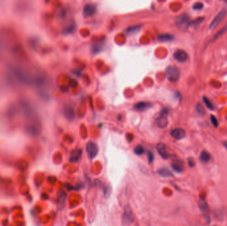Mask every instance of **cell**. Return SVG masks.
Wrapping results in <instances>:
<instances>
[{"label":"cell","mask_w":227,"mask_h":226,"mask_svg":"<svg viewBox=\"0 0 227 226\" xmlns=\"http://www.w3.org/2000/svg\"><path fill=\"white\" fill-rule=\"evenodd\" d=\"M223 145H224V146L225 147L226 149H227V141H224V142H223Z\"/></svg>","instance_id":"cell-29"},{"label":"cell","mask_w":227,"mask_h":226,"mask_svg":"<svg viewBox=\"0 0 227 226\" xmlns=\"http://www.w3.org/2000/svg\"><path fill=\"white\" fill-rule=\"evenodd\" d=\"M58 204L60 209H63L67 201V194L64 191L61 190L59 192L58 195Z\"/></svg>","instance_id":"cell-13"},{"label":"cell","mask_w":227,"mask_h":226,"mask_svg":"<svg viewBox=\"0 0 227 226\" xmlns=\"http://www.w3.org/2000/svg\"><path fill=\"white\" fill-rule=\"evenodd\" d=\"M211 123H212L214 127H217L218 126V123L217 119H216L214 115H211Z\"/></svg>","instance_id":"cell-25"},{"label":"cell","mask_w":227,"mask_h":226,"mask_svg":"<svg viewBox=\"0 0 227 226\" xmlns=\"http://www.w3.org/2000/svg\"><path fill=\"white\" fill-rule=\"evenodd\" d=\"M134 153L135 155H142L143 154V153H144L145 149H144V148L142 146V145H137V146L134 148Z\"/></svg>","instance_id":"cell-20"},{"label":"cell","mask_w":227,"mask_h":226,"mask_svg":"<svg viewBox=\"0 0 227 226\" xmlns=\"http://www.w3.org/2000/svg\"><path fill=\"white\" fill-rule=\"evenodd\" d=\"M173 57L175 60L179 62H184L187 61L188 59V54L187 53L183 50H177L173 54Z\"/></svg>","instance_id":"cell-9"},{"label":"cell","mask_w":227,"mask_h":226,"mask_svg":"<svg viewBox=\"0 0 227 226\" xmlns=\"http://www.w3.org/2000/svg\"><path fill=\"white\" fill-rule=\"evenodd\" d=\"M171 135L174 139L180 140L183 139L185 136V131L181 128L174 129L171 131Z\"/></svg>","instance_id":"cell-11"},{"label":"cell","mask_w":227,"mask_h":226,"mask_svg":"<svg viewBox=\"0 0 227 226\" xmlns=\"http://www.w3.org/2000/svg\"><path fill=\"white\" fill-rule=\"evenodd\" d=\"M204 19V18H198L197 20H195L193 21L190 22L189 27H195V26L199 24L201 22H202V21Z\"/></svg>","instance_id":"cell-24"},{"label":"cell","mask_w":227,"mask_h":226,"mask_svg":"<svg viewBox=\"0 0 227 226\" xmlns=\"http://www.w3.org/2000/svg\"><path fill=\"white\" fill-rule=\"evenodd\" d=\"M82 150L80 149H75L72 150L70 153L69 157V162L72 163H76L79 162L82 157Z\"/></svg>","instance_id":"cell-8"},{"label":"cell","mask_w":227,"mask_h":226,"mask_svg":"<svg viewBox=\"0 0 227 226\" xmlns=\"http://www.w3.org/2000/svg\"><path fill=\"white\" fill-rule=\"evenodd\" d=\"M176 25L181 30H186L189 25V15L183 14L179 15L175 19Z\"/></svg>","instance_id":"cell-2"},{"label":"cell","mask_w":227,"mask_h":226,"mask_svg":"<svg viewBox=\"0 0 227 226\" xmlns=\"http://www.w3.org/2000/svg\"><path fill=\"white\" fill-rule=\"evenodd\" d=\"M189 165L190 166V167H193L195 165V161L191 158H189Z\"/></svg>","instance_id":"cell-28"},{"label":"cell","mask_w":227,"mask_h":226,"mask_svg":"<svg viewBox=\"0 0 227 226\" xmlns=\"http://www.w3.org/2000/svg\"><path fill=\"white\" fill-rule=\"evenodd\" d=\"M203 4L202 3H201V2H197V3H195L193 6V9L195 10H201V9H203Z\"/></svg>","instance_id":"cell-26"},{"label":"cell","mask_w":227,"mask_h":226,"mask_svg":"<svg viewBox=\"0 0 227 226\" xmlns=\"http://www.w3.org/2000/svg\"><path fill=\"white\" fill-rule=\"evenodd\" d=\"M196 110L197 111V112L199 113L200 115H203V114H205V108L203 106H202V104H201V103H198L197 106H196Z\"/></svg>","instance_id":"cell-23"},{"label":"cell","mask_w":227,"mask_h":226,"mask_svg":"<svg viewBox=\"0 0 227 226\" xmlns=\"http://www.w3.org/2000/svg\"><path fill=\"white\" fill-rule=\"evenodd\" d=\"M96 12V7L95 6V5L92 4H87V5H85L84 9H83L82 15L84 17L88 18L93 17L95 15Z\"/></svg>","instance_id":"cell-7"},{"label":"cell","mask_w":227,"mask_h":226,"mask_svg":"<svg viewBox=\"0 0 227 226\" xmlns=\"http://www.w3.org/2000/svg\"><path fill=\"white\" fill-rule=\"evenodd\" d=\"M134 221V215L131 208L129 206H126L124 209V214L122 215V222L123 224H130Z\"/></svg>","instance_id":"cell-5"},{"label":"cell","mask_w":227,"mask_h":226,"mask_svg":"<svg viewBox=\"0 0 227 226\" xmlns=\"http://www.w3.org/2000/svg\"><path fill=\"white\" fill-rule=\"evenodd\" d=\"M168 111L167 109H164L161 111L160 115L156 119L155 123L159 128H165L168 125V117H167V114H168Z\"/></svg>","instance_id":"cell-3"},{"label":"cell","mask_w":227,"mask_h":226,"mask_svg":"<svg viewBox=\"0 0 227 226\" xmlns=\"http://www.w3.org/2000/svg\"><path fill=\"white\" fill-rule=\"evenodd\" d=\"M86 151L88 157L90 159L95 158L98 153V147L95 143L89 141L86 146Z\"/></svg>","instance_id":"cell-4"},{"label":"cell","mask_w":227,"mask_h":226,"mask_svg":"<svg viewBox=\"0 0 227 226\" xmlns=\"http://www.w3.org/2000/svg\"><path fill=\"white\" fill-rule=\"evenodd\" d=\"M148 160L149 163H151L153 161V159H154V155L153 153L150 151V150H148Z\"/></svg>","instance_id":"cell-27"},{"label":"cell","mask_w":227,"mask_h":226,"mask_svg":"<svg viewBox=\"0 0 227 226\" xmlns=\"http://www.w3.org/2000/svg\"><path fill=\"white\" fill-rule=\"evenodd\" d=\"M165 75L169 81L175 82L179 79L180 71L175 66H169L165 70Z\"/></svg>","instance_id":"cell-1"},{"label":"cell","mask_w":227,"mask_h":226,"mask_svg":"<svg viewBox=\"0 0 227 226\" xmlns=\"http://www.w3.org/2000/svg\"><path fill=\"white\" fill-rule=\"evenodd\" d=\"M199 206L203 214L208 215V206L207 204V202L206 200L204 197H201L199 202Z\"/></svg>","instance_id":"cell-12"},{"label":"cell","mask_w":227,"mask_h":226,"mask_svg":"<svg viewBox=\"0 0 227 226\" xmlns=\"http://www.w3.org/2000/svg\"><path fill=\"white\" fill-rule=\"evenodd\" d=\"M156 149H157L159 155L164 159H168L169 158V154L168 150H167L166 145L163 143H158L157 145H156Z\"/></svg>","instance_id":"cell-10"},{"label":"cell","mask_w":227,"mask_h":226,"mask_svg":"<svg viewBox=\"0 0 227 226\" xmlns=\"http://www.w3.org/2000/svg\"><path fill=\"white\" fill-rule=\"evenodd\" d=\"M151 103L145 102H140L135 104L134 108L137 111H144L151 107Z\"/></svg>","instance_id":"cell-14"},{"label":"cell","mask_w":227,"mask_h":226,"mask_svg":"<svg viewBox=\"0 0 227 226\" xmlns=\"http://www.w3.org/2000/svg\"><path fill=\"white\" fill-rule=\"evenodd\" d=\"M65 114L67 118H69V120H71L74 117V110H72V108L69 107L65 110Z\"/></svg>","instance_id":"cell-19"},{"label":"cell","mask_w":227,"mask_h":226,"mask_svg":"<svg viewBox=\"0 0 227 226\" xmlns=\"http://www.w3.org/2000/svg\"><path fill=\"white\" fill-rule=\"evenodd\" d=\"M210 158H211V155L208 152L204 150V151H203L201 153L200 160H201L203 163L208 162V160H210Z\"/></svg>","instance_id":"cell-18"},{"label":"cell","mask_w":227,"mask_h":226,"mask_svg":"<svg viewBox=\"0 0 227 226\" xmlns=\"http://www.w3.org/2000/svg\"><path fill=\"white\" fill-rule=\"evenodd\" d=\"M227 14V10L226 9H223L221 10V12L218 13V14L214 18V19L212 21V22L210 24V29H215L216 26L219 25L222 21H223L224 18H225L226 15Z\"/></svg>","instance_id":"cell-6"},{"label":"cell","mask_w":227,"mask_h":226,"mask_svg":"<svg viewBox=\"0 0 227 226\" xmlns=\"http://www.w3.org/2000/svg\"><path fill=\"white\" fill-rule=\"evenodd\" d=\"M140 26H133V27H130L129 28H127L126 29V32L129 34H131V33H134L137 31H139L140 29Z\"/></svg>","instance_id":"cell-21"},{"label":"cell","mask_w":227,"mask_h":226,"mask_svg":"<svg viewBox=\"0 0 227 226\" xmlns=\"http://www.w3.org/2000/svg\"><path fill=\"white\" fill-rule=\"evenodd\" d=\"M158 173L163 177H171L172 176V173L167 168H161L158 170Z\"/></svg>","instance_id":"cell-15"},{"label":"cell","mask_w":227,"mask_h":226,"mask_svg":"<svg viewBox=\"0 0 227 226\" xmlns=\"http://www.w3.org/2000/svg\"><path fill=\"white\" fill-rule=\"evenodd\" d=\"M171 166V168H173V170L176 173H180L183 170V166L182 163L180 162H175L173 163H172Z\"/></svg>","instance_id":"cell-16"},{"label":"cell","mask_w":227,"mask_h":226,"mask_svg":"<svg viewBox=\"0 0 227 226\" xmlns=\"http://www.w3.org/2000/svg\"><path fill=\"white\" fill-rule=\"evenodd\" d=\"M158 40L160 41H163V42H167V41H171L173 40V37L169 34H162L158 36Z\"/></svg>","instance_id":"cell-17"},{"label":"cell","mask_w":227,"mask_h":226,"mask_svg":"<svg viewBox=\"0 0 227 226\" xmlns=\"http://www.w3.org/2000/svg\"><path fill=\"white\" fill-rule=\"evenodd\" d=\"M203 101H204L206 106H207L208 109H210V110H214L213 103L210 102V100H208L207 97H205V96L203 97Z\"/></svg>","instance_id":"cell-22"}]
</instances>
